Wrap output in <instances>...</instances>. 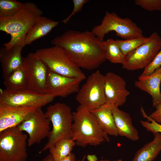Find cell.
I'll return each instance as SVG.
<instances>
[{
    "label": "cell",
    "instance_id": "obj_1",
    "mask_svg": "<svg viewBox=\"0 0 161 161\" xmlns=\"http://www.w3.org/2000/svg\"><path fill=\"white\" fill-rule=\"evenodd\" d=\"M104 41L92 32L68 30L52 39V45L64 48L80 68L91 70L106 60Z\"/></svg>",
    "mask_w": 161,
    "mask_h": 161
},
{
    "label": "cell",
    "instance_id": "obj_2",
    "mask_svg": "<svg viewBox=\"0 0 161 161\" xmlns=\"http://www.w3.org/2000/svg\"><path fill=\"white\" fill-rule=\"evenodd\" d=\"M42 14V11L35 3L28 1L23 3L20 10L13 16L0 20V30L11 37L3 46L9 49L17 45H25L27 34Z\"/></svg>",
    "mask_w": 161,
    "mask_h": 161
},
{
    "label": "cell",
    "instance_id": "obj_3",
    "mask_svg": "<svg viewBox=\"0 0 161 161\" xmlns=\"http://www.w3.org/2000/svg\"><path fill=\"white\" fill-rule=\"evenodd\" d=\"M72 115L71 139L76 145L82 147L96 146L110 141L109 135L102 129L89 110L80 105Z\"/></svg>",
    "mask_w": 161,
    "mask_h": 161
},
{
    "label": "cell",
    "instance_id": "obj_4",
    "mask_svg": "<svg viewBox=\"0 0 161 161\" xmlns=\"http://www.w3.org/2000/svg\"><path fill=\"white\" fill-rule=\"evenodd\" d=\"M51 71L83 80L86 77L64 48L57 46L39 49L35 52Z\"/></svg>",
    "mask_w": 161,
    "mask_h": 161
},
{
    "label": "cell",
    "instance_id": "obj_5",
    "mask_svg": "<svg viewBox=\"0 0 161 161\" xmlns=\"http://www.w3.org/2000/svg\"><path fill=\"white\" fill-rule=\"evenodd\" d=\"M45 113L52 128L47 143L40 153L49 149L61 140L71 138L73 115L70 106L63 103H56L48 106Z\"/></svg>",
    "mask_w": 161,
    "mask_h": 161
},
{
    "label": "cell",
    "instance_id": "obj_6",
    "mask_svg": "<svg viewBox=\"0 0 161 161\" xmlns=\"http://www.w3.org/2000/svg\"><path fill=\"white\" fill-rule=\"evenodd\" d=\"M92 32L100 39L103 41L105 35L114 31L116 35L124 40L142 36L143 31L129 18H122L116 13L106 12L101 24L95 26Z\"/></svg>",
    "mask_w": 161,
    "mask_h": 161
},
{
    "label": "cell",
    "instance_id": "obj_7",
    "mask_svg": "<svg viewBox=\"0 0 161 161\" xmlns=\"http://www.w3.org/2000/svg\"><path fill=\"white\" fill-rule=\"evenodd\" d=\"M28 137L18 126L0 132V161H26Z\"/></svg>",
    "mask_w": 161,
    "mask_h": 161
},
{
    "label": "cell",
    "instance_id": "obj_8",
    "mask_svg": "<svg viewBox=\"0 0 161 161\" xmlns=\"http://www.w3.org/2000/svg\"><path fill=\"white\" fill-rule=\"evenodd\" d=\"M104 80V75L99 70L88 77L76 97L80 105L91 110L99 108L106 103Z\"/></svg>",
    "mask_w": 161,
    "mask_h": 161
},
{
    "label": "cell",
    "instance_id": "obj_9",
    "mask_svg": "<svg viewBox=\"0 0 161 161\" xmlns=\"http://www.w3.org/2000/svg\"><path fill=\"white\" fill-rule=\"evenodd\" d=\"M148 41L125 56L122 68L129 71L145 69L151 62L161 48V38L156 32Z\"/></svg>",
    "mask_w": 161,
    "mask_h": 161
},
{
    "label": "cell",
    "instance_id": "obj_10",
    "mask_svg": "<svg viewBox=\"0 0 161 161\" xmlns=\"http://www.w3.org/2000/svg\"><path fill=\"white\" fill-rule=\"evenodd\" d=\"M54 97L29 89L10 91L0 90V106L41 108L51 102Z\"/></svg>",
    "mask_w": 161,
    "mask_h": 161
},
{
    "label": "cell",
    "instance_id": "obj_11",
    "mask_svg": "<svg viewBox=\"0 0 161 161\" xmlns=\"http://www.w3.org/2000/svg\"><path fill=\"white\" fill-rule=\"evenodd\" d=\"M50 122L41 108H40L18 126L28 134L27 145L31 146L48 137L51 131Z\"/></svg>",
    "mask_w": 161,
    "mask_h": 161
},
{
    "label": "cell",
    "instance_id": "obj_12",
    "mask_svg": "<svg viewBox=\"0 0 161 161\" xmlns=\"http://www.w3.org/2000/svg\"><path fill=\"white\" fill-rule=\"evenodd\" d=\"M23 65L28 82V89L45 94L48 68L34 53L30 52L23 57Z\"/></svg>",
    "mask_w": 161,
    "mask_h": 161
},
{
    "label": "cell",
    "instance_id": "obj_13",
    "mask_svg": "<svg viewBox=\"0 0 161 161\" xmlns=\"http://www.w3.org/2000/svg\"><path fill=\"white\" fill-rule=\"evenodd\" d=\"M83 80L56 73L48 68L45 94L54 98L66 97L78 92L80 84Z\"/></svg>",
    "mask_w": 161,
    "mask_h": 161
},
{
    "label": "cell",
    "instance_id": "obj_14",
    "mask_svg": "<svg viewBox=\"0 0 161 161\" xmlns=\"http://www.w3.org/2000/svg\"><path fill=\"white\" fill-rule=\"evenodd\" d=\"M104 89L106 102L118 107L124 104L130 94L124 79L111 72L104 75Z\"/></svg>",
    "mask_w": 161,
    "mask_h": 161
},
{
    "label": "cell",
    "instance_id": "obj_15",
    "mask_svg": "<svg viewBox=\"0 0 161 161\" xmlns=\"http://www.w3.org/2000/svg\"><path fill=\"white\" fill-rule=\"evenodd\" d=\"M38 108L0 106V132L18 126Z\"/></svg>",
    "mask_w": 161,
    "mask_h": 161
},
{
    "label": "cell",
    "instance_id": "obj_16",
    "mask_svg": "<svg viewBox=\"0 0 161 161\" xmlns=\"http://www.w3.org/2000/svg\"><path fill=\"white\" fill-rule=\"evenodd\" d=\"M25 46L21 44L9 49L3 46L1 48L0 62L4 79L23 65L21 52Z\"/></svg>",
    "mask_w": 161,
    "mask_h": 161
},
{
    "label": "cell",
    "instance_id": "obj_17",
    "mask_svg": "<svg viewBox=\"0 0 161 161\" xmlns=\"http://www.w3.org/2000/svg\"><path fill=\"white\" fill-rule=\"evenodd\" d=\"M161 67L148 76H139L138 80L134 82V85L151 96L153 106L155 108L161 101Z\"/></svg>",
    "mask_w": 161,
    "mask_h": 161
},
{
    "label": "cell",
    "instance_id": "obj_18",
    "mask_svg": "<svg viewBox=\"0 0 161 161\" xmlns=\"http://www.w3.org/2000/svg\"><path fill=\"white\" fill-rule=\"evenodd\" d=\"M119 107L113 104L112 112L118 135L124 137L132 141L138 140V131L134 126L129 114L119 109Z\"/></svg>",
    "mask_w": 161,
    "mask_h": 161
},
{
    "label": "cell",
    "instance_id": "obj_19",
    "mask_svg": "<svg viewBox=\"0 0 161 161\" xmlns=\"http://www.w3.org/2000/svg\"><path fill=\"white\" fill-rule=\"evenodd\" d=\"M112 105L106 102L99 108L90 111L105 132L108 135L117 137L118 135L112 112Z\"/></svg>",
    "mask_w": 161,
    "mask_h": 161
},
{
    "label": "cell",
    "instance_id": "obj_20",
    "mask_svg": "<svg viewBox=\"0 0 161 161\" xmlns=\"http://www.w3.org/2000/svg\"><path fill=\"white\" fill-rule=\"evenodd\" d=\"M58 22L41 16L27 34L25 39V45H30L34 41L44 37L58 25Z\"/></svg>",
    "mask_w": 161,
    "mask_h": 161
},
{
    "label": "cell",
    "instance_id": "obj_21",
    "mask_svg": "<svg viewBox=\"0 0 161 161\" xmlns=\"http://www.w3.org/2000/svg\"><path fill=\"white\" fill-rule=\"evenodd\" d=\"M153 140L136 152L131 161H153L161 151V133L153 134Z\"/></svg>",
    "mask_w": 161,
    "mask_h": 161
},
{
    "label": "cell",
    "instance_id": "obj_22",
    "mask_svg": "<svg viewBox=\"0 0 161 161\" xmlns=\"http://www.w3.org/2000/svg\"><path fill=\"white\" fill-rule=\"evenodd\" d=\"M3 84L6 89L18 91L28 89V82L23 65L4 78Z\"/></svg>",
    "mask_w": 161,
    "mask_h": 161
},
{
    "label": "cell",
    "instance_id": "obj_23",
    "mask_svg": "<svg viewBox=\"0 0 161 161\" xmlns=\"http://www.w3.org/2000/svg\"><path fill=\"white\" fill-rule=\"evenodd\" d=\"M75 145L71 138L65 139L59 141L49 149L53 160H58L69 155Z\"/></svg>",
    "mask_w": 161,
    "mask_h": 161
},
{
    "label": "cell",
    "instance_id": "obj_24",
    "mask_svg": "<svg viewBox=\"0 0 161 161\" xmlns=\"http://www.w3.org/2000/svg\"><path fill=\"white\" fill-rule=\"evenodd\" d=\"M103 46L106 60L114 64H123L125 56L117 45L116 40L108 39L103 41Z\"/></svg>",
    "mask_w": 161,
    "mask_h": 161
},
{
    "label": "cell",
    "instance_id": "obj_25",
    "mask_svg": "<svg viewBox=\"0 0 161 161\" xmlns=\"http://www.w3.org/2000/svg\"><path fill=\"white\" fill-rule=\"evenodd\" d=\"M23 3L16 0H0V20L11 18L17 14Z\"/></svg>",
    "mask_w": 161,
    "mask_h": 161
},
{
    "label": "cell",
    "instance_id": "obj_26",
    "mask_svg": "<svg viewBox=\"0 0 161 161\" xmlns=\"http://www.w3.org/2000/svg\"><path fill=\"white\" fill-rule=\"evenodd\" d=\"M148 37L143 35L124 40H116L118 46L126 56L138 47L147 42Z\"/></svg>",
    "mask_w": 161,
    "mask_h": 161
},
{
    "label": "cell",
    "instance_id": "obj_27",
    "mask_svg": "<svg viewBox=\"0 0 161 161\" xmlns=\"http://www.w3.org/2000/svg\"><path fill=\"white\" fill-rule=\"evenodd\" d=\"M140 112L143 117L148 120H141L140 123L141 125L148 131H151L153 134L157 132L161 133V124L157 123L149 116L148 115L142 107L140 108Z\"/></svg>",
    "mask_w": 161,
    "mask_h": 161
},
{
    "label": "cell",
    "instance_id": "obj_28",
    "mask_svg": "<svg viewBox=\"0 0 161 161\" xmlns=\"http://www.w3.org/2000/svg\"><path fill=\"white\" fill-rule=\"evenodd\" d=\"M134 3L148 11H161V0H135Z\"/></svg>",
    "mask_w": 161,
    "mask_h": 161
},
{
    "label": "cell",
    "instance_id": "obj_29",
    "mask_svg": "<svg viewBox=\"0 0 161 161\" xmlns=\"http://www.w3.org/2000/svg\"><path fill=\"white\" fill-rule=\"evenodd\" d=\"M161 67V48L152 61L145 68L140 76L145 77L152 74L157 69Z\"/></svg>",
    "mask_w": 161,
    "mask_h": 161
},
{
    "label": "cell",
    "instance_id": "obj_30",
    "mask_svg": "<svg viewBox=\"0 0 161 161\" xmlns=\"http://www.w3.org/2000/svg\"><path fill=\"white\" fill-rule=\"evenodd\" d=\"M88 0H73V9L70 14L62 21L64 24H66L70 18L76 13L81 11L83 5L88 1Z\"/></svg>",
    "mask_w": 161,
    "mask_h": 161
},
{
    "label": "cell",
    "instance_id": "obj_31",
    "mask_svg": "<svg viewBox=\"0 0 161 161\" xmlns=\"http://www.w3.org/2000/svg\"><path fill=\"white\" fill-rule=\"evenodd\" d=\"M155 109L149 116L157 123H161V101Z\"/></svg>",
    "mask_w": 161,
    "mask_h": 161
},
{
    "label": "cell",
    "instance_id": "obj_32",
    "mask_svg": "<svg viewBox=\"0 0 161 161\" xmlns=\"http://www.w3.org/2000/svg\"><path fill=\"white\" fill-rule=\"evenodd\" d=\"M52 161H77L75 154L71 153L69 155L65 158L58 160Z\"/></svg>",
    "mask_w": 161,
    "mask_h": 161
},
{
    "label": "cell",
    "instance_id": "obj_33",
    "mask_svg": "<svg viewBox=\"0 0 161 161\" xmlns=\"http://www.w3.org/2000/svg\"><path fill=\"white\" fill-rule=\"evenodd\" d=\"M89 161H97V158L95 154H89L86 156Z\"/></svg>",
    "mask_w": 161,
    "mask_h": 161
},
{
    "label": "cell",
    "instance_id": "obj_34",
    "mask_svg": "<svg viewBox=\"0 0 161 161\" xmlns=\"http://www.w3.org/2000/svg\"><path fill=\"white\" fill-rule=\"evenodd\" d=\"M53 160L52 155L49 154L44 158L43 161H52Z\"/></svg>",
    "mask_w": 161,
    "mask_h": 161
},
{
    "label": "cell",
    "instance_id": "obj_35",
    "mask_svg": "<svg viewBox=\"0 0 161 161\" xmlns=\"http://www.w3.org/2000/svg\"><path fill=\"white\" fill-rule=\"evenodd\" d=\"M98 161H122L121 159H119L117 160H114L113 161H111L109 160H103Z\"/></svg>",
    "mask_w": 161,
    "mask_h": 161
},
{
    "label": "cell",
    "instance_id": "obj_36",
    "mask_svg": "<svg viewBox=\"0 0 161 161\" xmlns=\"http://www.w3.org/2000/svg\"><path fill=\"white\" fill-rule=\"evenodd\" d=\"M86 158V155H84L81 160H77V161H85Z\"/></svg>",
    "mask_w": 161,
    "mask_h": 161
}]
</instances>
